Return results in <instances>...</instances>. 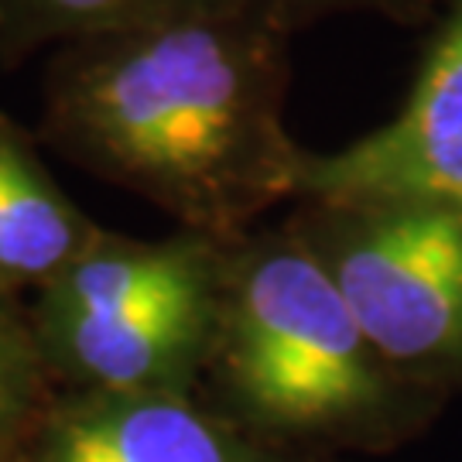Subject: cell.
<instances>
[{
	"label": "cell",
	"instance_id": "cell-5",
	"mask_svg": "<svg viewBox=\"0 0 462 462\" xmlns=\"http://www.w3.org/2000/svg\"><path fill=\"white\" fill-rule=\"evenodd\" d=\"M219 281L141 312L38 326V346L51 364L99 394L182 391L213 349Z\"/></svg>",
	"mask_w": 462,
	"mask_h": 462
},
{
	"label": "cell",
	"instance_id": "cell-6",
	"mask_svg": "<svg viewBox=\"0 0 462 462\" xmlns=\"http://www.w3.org/2000/svg\"><path fill=\"white\" fill-rule=\"evenodd\" d=\"M38 462H254V456L182 391H93L51 421Z\"/></svg>",
	"mask_w": 462,
	"mask_h": 462
},
{
	"label": "cell",
	"instance_id": "cell-9",
	"mask_svg": "<svg viewBox=\"0 0 462 462\" xmlns=\"http://www.w3.org/2000/svg\"><path fill=\"white\" fill-rule=\"evenodd\" d=\"M38 394V346L17 322L7 288L0 284V459L28 425Z\"/></svg>",
	"mask_w": 462,
	"mask_h": 462
},
{
	"label": "cell",
	"instance_id": "cell-10",
	"mask_svg": "<svg viewBox=\"0 0 462 462\" xmlns=\"http://www.w3.org/2000/svg\"><path fill=\"white\" fill-rule=\"evenodd\" d=\"M261 4L284 28H295L315 17L346 14V11H374V14L397 17V21H414V17L429 14L439 0H261Z\"/></svg>",
	"mask_w": 462,
	"mask_h": 462
},
{
	"label": "cell",
	"instance_id": "cell-2",
	"mask_svg": "<svg viewBox=\"0 0 462 462\" xmlns=\"http://www.w3.org/2000/svg\"><path fill=\"white\" fill-rule=\"evenodd\" d=\"M213 353L240 408L271 429H336L391 401V366L295 230L223 257Z\"/></svg>",
	"mask_w": 462,
	"mask_h": 462
},
{
	"label": "cell",
	"instance_id": "cell-4",
	"mask_svg": "<svg viewBox=\"0 0 462 462\" xmlns=\"http://www.w3.org/2000/svg\"><path fill=\"white\" fill-rule=\"evenodd\" d=\"M305 202H431L462 213V0L429 42L408 99L383 127L298 168Z\"/></svg>",
	"mask_w": 462,
	"mask_h": 462
},
{
	"label": "cell",
	"instance_id": "cell-8",
	"mask_svg": "<svg viewBox=\"0 0 462 462\" xmlns=\"http://www.w3.org/2000/svg\"><path fill=\"white\" fill-rule=\"evenodd\" d=\"M213 4L223 0H0V49H62Z\"/></svg>",
	"mask_w": 462,
	"mask_h": 462
},
{
	"label": "cell",
	"instance_id": "cell-7",
	"mask_svg": "<svg viewBox=\"0 0 462 462\" xmlns=\"http://www.w3.org/2000/svg\"><path fill=\"white\" fill-rule=\"evenodd\" d=\"M99 233L51 179L32 137L0 116V284L45 288Z\"/></svg>",
	"mask_w": 462,
	"mask_h": 462
},
{
	"label": "cell",
	"instance_id": "cell-3",
	"mask_svg": "<svg viewBox=\"0 0 462 462\" xmlns=\"http://www.w3.org/2000/svg\"><path fill=\"white\" fill-rule=\"evenodd\" d=\"M291 230L370 349L401 374L462 366V213L431 202H309Z\"/></svg>",
	"mask_w": 462,
	"mask_h": 462
},
{
	"label": "cell",
	"instance_id": "cell-1",
	"mask_svg": "<svg viewBox=\"0 0 462 462\" xmlns=\"http://www.w3.org/2000/svg\"><path fill=\"white\" fill-rule=\"evenodd\" d=\"M284 32L261 0H223L62 45L45 137L223 244L298 192L305 151L284 127Z\"/></svg>",
	"mask_w": 462,
	"mask_h": 462
}]
</instances>
